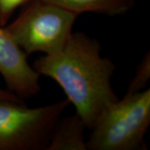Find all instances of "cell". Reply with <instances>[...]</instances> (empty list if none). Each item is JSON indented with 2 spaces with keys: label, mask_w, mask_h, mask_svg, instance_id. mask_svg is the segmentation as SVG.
<instances>
[{
  "label": "cell",
  "mask_w": 150,
  "mask_h": 150,
  "mask_svg": "<svg viewBox=\"0 0 150 150\" xmlns=\"http://www.w3.org/2000/svg\"><path fill=\"white\" fill-rule=\"evenodd\" d=\"M150 124V89L126 93L112 103L92 129L90 150L142 149Z\"/></svg>",
  "instance_id": "obj_3"
},
{
  "label": "cell",
  "mask_w": 150,
  "mask_h": 150,
  "mask_svg": "<svg viewBox=\"0 0 150 150\" xmlns=\"http://www.w3.org/2000/svg\"><path fill=\"white\" fill-rule=\"evenodd\" d=\"M68 99L38 108L0 98V150H46Z\"/></svg>",
  "instance_id": "obj_4"
},
{
  "label": "cell",
  "mask_w": 150,
  "mask_h": 150,
  "mask_svg": "<svg viewBox=\"0 0 150 150\" xmlns=\"http://www.w3.org/2000/svg\"><path fill=\"white\" fill-rule=\"evenodd\" d=\"M0 98H4V99H11V100H15V101H23V98L18 97L14 93L8 90H4L0 88Z\"/></svg>",
  "instance_id": "obj_10"
},
{
  "label": "cell",
  "mask_w": 150,
  "mask_h": 150,
  "mask_svg": "<svg viewBox=\"0 0 150 150\" xmlns=\"http://www.w3.org/2000/svg\"><path fill=\"white\" fill-rule=\"evenodd\" d=\"M150 79V54L149 52L145 54L144 58L141 61L134 79L129 83L128 90L126 93H133L136 92L143 90V88L146 87L148 82Z\"/></svg>",
  "instance_id": "obj_8"
},
{
  "label": "cell",
  "mask_w": 150,
  "mask_h": 150,
  "mask_svg": "<svg viewBox=\"0 0 150 150\" xmlns=\"http://www.w3.org/2000/svg\"><path fill=\"white\" fill-rule=\"evenodd\" d=\"M86 125L78 113L63 119L54 126L46 150H87Z\"/></svg>",
  "instance_id": "obj_6"
},
{
  "label": "cell",
  "mask_w": 150,
  "mask_h": 150,
  "mask_svg": "<svg viewBox=\"0 0 150 150\" xmlns=\"http://www.w3.org/2000/svg\"><path fill=\"white\" fill-rule=\"evenodd\" d=\"M81 14L97 13L109 16L123 14L134 7V0H45Z\"/></svg>",
  "instance_id": "obj_7"
},
{
  "label": "cell",
  "mask_w": 150,
  "mask_h": 150,
  "mask_svg": "<svg viewBox=\"0 0 150 150\" xmlns=\"http://www.w3.org/2000/svg\"><path fill=\"white\" fill-rule=\"evenodd\" d=\"M32 0H0V26L4 27L18 8Z\"/></svg>",
  "instance_id": "obj_9"
},
{
  "label": "cell",
  "mask_w": 150,
  "mask_h": 150,
  "mask_svg": "<svg viewBox=\"0 0 150 150\" xmlns=\"http://www.w3.org/2000/svg\"><path fill=\"white\" fill-rule=\"evenodd\" d=\"M28 55L0 26V74L11 92L21 98L40 91V75L28 62Z\"/></svg>",
  "instance_id": "obj_5"
},
{
  "label": "cell",
  "mask_w": 150,
  "mask_h": 150,
  "mask_svg": "<svg viewBox=\"0 0 150 150\" xmlns=\"http://www.w3.org/2000/svg\"><path fill=\"white\" fill-rule=\"evenodd\" d=\"M33 68L61 86L88 129H93L105 110L118 99L110 82L115 65L101 56L96 39L83 33H73L59 51L38 58Z\"/></svg>",
  "instance_id": "obj_1"
},
{
  "label": "cell",
  "mask_w": 150,
  "mask_h": 150,
  "mask_svg": "<svg viewBox=\"0 0 150 150\" xmlns=\"http://www.w3.org/2000/svg\"><path fill=\"white\" fill-rule=\"evenodd\" d=\"M79 14L45 0H32L4 29L22 50L52 54L59 51L73 33Z\"/></svg>",
  "instance_id": "obj_2"
}]
</instances>
